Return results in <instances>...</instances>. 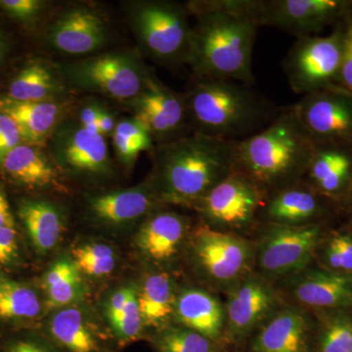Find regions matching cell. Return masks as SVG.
Wrapping results in <instances>:
<instances>
[{"label": "cell", "instance_id": "obj_1", "mask_svg": "<svg viewBox=\"0 0 352 352\" xmlns=\"http://www.w3.org/2000/svg\"><path fill=\"white\" fill-rule=\"evenodd\" d=\"M187 7L197 18L188 62L196 76L251 85L258 23L236 12L229 0L196 1Z\"/></svg>", "mask_w": 352, "mask_h": 352}, {"label": "cell", "instance_id": "obj_2", "mask_svg": "<svg viewBox=\"0 0 352 352\" xmlns=\"http://www.w3.org/2000/svg\"><path fill=\"white\" fill-rule=\"evenodd\" d=\"M184 97L193 132L228 142L261 131L280 109L250 85L219 78L196 76Z\"/></svg>", "mask_w": 352, "mask_h": 352}, {"label": "cell", "instance_id": "obj_3", "mask_svg": "<svg viewBox=\"0 0 352 352\" xmlns=\"http://www.w3.org/2000/svg\"><path fill=\"white\" fill-rule=\"evenodd\" d=\"M234 147L237 170L263 192L296 184L307 173L317 149L291 106L280 108L270 124Z\"/></svg>", "mask_w": 352, "mask_h": 352}, {"label": "cell", "instance_id": "obj_4", "mask_svg": "<svg viewBox=\"0 0 352 352\" xmlns=\"http://www.w3.org/2000/svg\"><path fill=\"white\" fill-rule=\"evenodd\" d=\"M234 143L193 132L156 152L162 200L195 205L237 168Z\"/></svg>", "mask_w": 352, "mask_h": 352}, {"label": "cell", "instance_id": "obj_5", "mask_svg": "<svg viewBox=\"0 0 352 352\" xmlns=\"http://www.w3.org/2000/svg\"><path fill=\"white\" fill-rule=\"evenodd\" d=\"M188 7L146 1L133 8V28L146 52L166 64L189 62L192 27Z\"/></svg>", "mask_w": 352, "mask_h": 352}, {"label": "cell", "instance_id": "obj_6", "mask_svg": "<svg viewBox=\"0 0 352 352\" xmlns=\"http://www.w3.org/2000/svg\"><path fill=\"white\" fill-rule=\"evenodd\" d=\"M66 76L76 87L120 100H134L152 78L135 57L122 53H108L69 64Z\"/></svg>", "mask_w": 352, "mask_h": 352}, {"label": "cell", "instance_id": "obj_7", "mask_svg": "<svg viewBox=\"0 0 352 352\" xmlns=\"http://www.w3.org/2000/svg\"><path fill=\"white\" fill-rule=\"evenodd\" d=\"M344 34L298 38L284 61L289 87L296 94H314L340 76Z\"/></svg>", "mask_w": 352, "mask_h": 352}, {"label": "cell", "instance_id": "obj_8", "mask_svg": "<svg viewBox=\"0 0 352 352\" xmlns=\"http://www.w3.org/2000/svg\"><path fill=\"white\" fill-rule=\"evenodd\" d=\"M319 239L320 227L314 224L272 223L259 243V267L270 276H285L298 272L309 263Z\"/></svg>", "mask_w": 352, "mask_h": 352}, {"label": "cell", "instance_id": "obj_9", "mask_svg": "<svg viewBox=\"0 0 352 352\" xmlns=\"http://www.w3.org/2000/svg\"><path fill=\"white\" fill-rule=\"evenodd\" d=\"M346 6L338 0H252L251 17L259 27L275 28L302 38L335 20Z\"/></svg>", "mask_w": 352, "mask_h": 352}, {"label": "cell", "instance_id": "obj_10", "mask_svg": "<svg viewBox=\"0 0 352 352\" xmlns=\"http://www.w3.org/2000/svg\"><path fill=\"white\" fill-rule=\"evenodd\" d=\"M263 192L237 170L227 176L197 203L204 219L228 228L249 226L261 208Z\"/></svg>", "mask_w": 352, "mask_h": 352}, {"label": "cell", "instance_id": "obj_11", "mask_svg": "<svg viewBox=\"0 0 352 352\" xmlns=\"http://www.w3.org/2000/svg\"><path fill=\"white\" fill-rule=\"evenodd\" d=\"M193 252L201 270L219 283L244 277L252 258L249 242L208 227H200L194 234Z\"/></svg>", "mask_w": 352, "mask_h": 352}, {"label": "cell", "instance_id": "obj_12", "mask_svg": "<svg viewBox=\"0 0 352 352\" xmlns=\"http://www.w3.org/2000/svg\"><path fill=\"white\" fill-rule=\"evenodd\" d=\"M136 120L142 122L152 138L171 142L185 138L186 127H191L184 95L176 94L155 78L133 100Z\"/></svg>", "mask_w": 352, "mask_h": 352}, {"label": "cell", "instance_id": "obj_13", "mask_svg": "<svg viewBox=\"0 0 352 352\" xmlns=\"http://www.w3.org/2000/svg\"><path fill=\"white\" fill-rule=\"evenodd\" d=\"M52 154L57 166L85 175L110 173L111 160L105 138L87 131L80 122L58 124L52 134Z\"/></svg>", "mask_w": 352, "mask_h": 352}, {"label": "cell", "instance_id": "obj_14", "mask_svg": "<svg viewBox=\"0 0 352 352\" xmlns=\"http://www.w3.org/2000/svg\"><path fill=\"white\" fill-rule=\"evenodd\" d=\"M275 295L265 280L244 278L229 294L224 337L230 344L244 342L272 311Z\"/></svg>", "mask_w": 352, "mask_h": 352}, {"label": "cell", "instance_id": "obj_15", "mask_svg": "<svg viewBox=\"0 0 352 352\" xmlns=\"http://www.w3.org/2000/svg\"><path fill=\"white\" fill-rule=\"evenodd\" d=\"M291 107L316 146L351 138L352 102L346 97L316 91Z\"/></svg>", "mask_w": 352, "mask_h": 352}, {"label": "cell", "instance_id": "obj_16", "mask_svg": "<svg viewBox=\"0 0 352 352\" xmlns=\"http://www.w3.org/2000/svg\"><path fill=\"white\" fill-rule=\"evenodd\" d=\"M108 30L100 15L85 7L60 14L48 32L53 47L71 55H85L100 50L107 41Z\"/></svg>", "mask_w": 352, "mask_h": 352}, {"label": "cell", "instance_id": "obj_17", "mask_svg": "<svg viewBox=\"0 0 352 352\" xmlns=\"http://www.w3.org/2000/svg\"><path fill=\"white\" fill-rule=\"evenodd\" d=\"M311 351V329L307 317L296 308H286L259 328L248 352Z\"/></svg>", "mask_w": 352, "mask_h": 352}, {"label": "cell", "instance_id": "obj_18", "mask_svg": "<svg viewBox=\"0 0 352 352\" xmlns=\"http://www.w3.org/2000/svg\"><path fill=\"white\" fill-rule=\"evenodd\" d=\"M48 340L61 352H113L107 337L75 307L54 314L48 324Z\"/></svg>", "mask_w": 352, "mask_h": 352}, {"label": "cell", "instance_id": "obj_19", "mask_svg": "<svg viewBox=\"0 0 352 352\" xmlns=\"http://www.w3.org/2000/svg\"><path fill=\"white\" fill-rule=\"evenodd\" d=\"M0 171L11 182L30 189L63 187L57 164L41 146L22 143L14 148L0 164Z\"/></svg>", "mask_w": 352, "mask_h": 352}, {"label": "cell", "instance_id": "obj_20", "mask_svg": "<svg viewBox=\"0 0 352 352\" xmlns=\"http://www.w3.org/2000/svg\"><path fill=\"white\" fill-rule=\"evenodd\" d=\"M175 315L178 324L221 344L226 312L217 298L201 289H184L176 296Z\"/></svg>", "mask_w": 352, "mask_h": 352}, {"label": "cell", "instance_id": "obj_21", "mask_svg": "<svg viewBox=\"0 0 352 352\" xmlns=\"http://www.w3.org/2000/svg\"><path fill=\"white\" fill-rule=\"evenodd\" d=\"M0 112L15 122L24 143L41 147L52 136L61 116L59 104L53 100L16 101L7 96H0Z\"/></svg>", "mask_w": 352, "mask_h": 352}, {"label": "cell", "instance_id": "obj_22", "mask_svg": "<svg viewBox=\"0 0 352 352\" xmlns=\"http://www.w3.org/2000/svg\"><path fill=\"white\" fill-rule=\"evenodd\" d=\"M157 196L149 187L120 190L89 199L95 219L111 226L131 223L151 212Z\"/></svg>", "mask_w": 352, "mask_h": 352}, {"label": "cell", "instance_id": "obj_23", "mask_svg": "<svg viewBox=\"0 0 352 352\" xmlns=\"http://www.w3.org/2000/svg\"><path fill=\"white\" fill-rule=\"evenodd\" d=\"M298 302L312 307H352V280L331 271L311 270L294 287Z\"/></svg>", "mask_w": 352, "mask_h": 352}, {"label": "cell", "instance_id": "obj_24", "mask_svg": "<svg viewBox=\"0 0 352 352\" xmlns=\"http://www.w3.org/2000/svg\"><path fill=\"white\" fill-rule=\"evenodd\" d=\"M18 215L38 254H47L61 241L65 232L64 217L50 201L23 199L18 205Z\"/></svg>", "mask_w": 352, "mask_h": 352}, {"label": "cell", "instance_id": "obj_25", "mask_svg": "<svg viewBox=\"0 0 352 352\" xmlns=\"http://www.w3.org/2000/svg\"><path fill=\"white\" fill-rule=\"evenodd\" d=\"M186 221L175 212H157L143 224L135 242L141 252L155 261H168L184 239Z\"/></svg>", "mask_w": 352, "mask_h": 352}, {"label": "cell", "instance_id": "obj_26", "mask_svg": "<svg viewBox=\"0 0 352 352\" xmlns=\"http://www.w3.org/2000/svg\"><path fill=\"white\" fill-rule=\"evenodd\" d=\"M296 184L279 190L271 197L265 214L272 223L305 226L318 214L320 205L316 195Z\"/></svg>", "mask_w": 352, "mask_h": 352}, {"label": "cell", "instance_id": "obj_27", "mask_svg": "<svg viewBox=\"0 0 352 352\" xmlns=\"http://www.w3.org/2000/svg\"><path fill=\"white\" fill-rule=\"evenodd\" d=\"M138 298L145 328L157 331L168 326V319L175 314L176 302L170 275L153 273L146 277Z\"/></svg>", "mask_w": 352, "mask_h": 352}, {"label": "cell", "instance_id": "obj_28", "mask_svg": "<svg viewBox=\"0 0 352 352\" xmlns=\"http://www.w3.org/2000/svg\"><path fill=\"white\" fill-rule=\"evenodd\" d=\"M46 309L68 307L85 294L82 272L73 261L63 258L51 266L43 278Z\"/></svg>", "mask_w": 352, "mask_h": 352}, {"label": "cell", "instance_id": "obj_29", "mask_svg": "<svg viewBox=\"0 0 352 352\" xmlns=\"http://www.w3.org/2000/svg\"><path fill=\"white\" fill-rule=\"evenodd\" d=\"M61 91V85L45 65L31 63L21 69L7 90L6 96L16 101H52Z\"/></svg>", "mask_w": 352, "mask_h": 352}, {"label": "cell", "instance_id": "obj_30", "mask_svg": "<svg viewBox=\"0 0 352 352\" xmlns=\"http://www.w3.org/2000/svg\"><path fill=\"white\" fill-rule=\"evenodd\" d=\"M351 160L346 153L317 147L307 173L315 186L324 193H335L349 178Z\"/></svg>", "mask_w": 352, "mask_h": 352}, {"label": "cell", "instance_id": "obj_31", "mask_svg": "<svg viewBox=\"0 0 352 352\" xmlns=\"http://www.w3.org/2000/svg\"><path fill=\"white\" fill-rule=\"evenodd\" d=\"M149 340L156 352H222L219 342L182 325L159 329Z\"/></svg>", "mask_w": 352, "mask_h": 352}, {"label": "cell", "instance_id": "obj_32", "mask_svg": "<svg viewBox=\"0 0 352 352\" xmlns=\"http://www.w3.org/2000/svg\"><path fill=\"white\" fill-rule=\"evenodd\" d=\"M41 312V300L34 289L8 280L0 282V319H32Z\"/></svg>", "mask_w": 352, "mask_h": 352}, {"label": "cell", "instance_id": "obj_33", "mask_svg": "<svg viewBox=\"0 0 352 352\" xmlns=\"http://www.w3.org/2000/svg\"><path fill=\"white\" fill-rule=\"evenodd\" d=\"M113 147L122 164L131 166L140 153L153 148V138L147 127L133 119L118 122L112 134Z\"/></svg>", "mask_w": 352, "mask_h": 352}, {"label": "cell", "instance_id": "obj_34", "mask_svg": "<svg viewBox=\"0 0 352 352\" xmlns=\"http://www.w3.org/2000/svg\"><path fill=\"white\" fill-rule=\"evenodd\" d=\"M72 261L78 270L94 277L107 276L116 266V256L110 245L89 243L72 251Z\"/></svg>", "mask_w": 352, "mask_h": 352}, {"label": "cell", "instance_id": "obj_35", "mask_svg": "<svg viewBox=\"0 0 352 352\" xmlns=\"http://www.w3.org/2000/svg\"><path fill=\"white\" fill-rule=\"evenodd\" d=\"M315 352H352V318L339 314L326 321L317 337Z\"/></svg>", "mask_w": 352, "mask_h": 352}, {"label": "cell", "instance_id": "obj_36", "mask_svg": "<svg viewBox=\"0 0 352 352\" xmlns=\"http://www.w3.org/2000/svg\"><path fill=\"white\" fill-rule=\"evenodd\" d=\"M142 315L139 308L138 291H134L119 319L111 327L113 337L120 344L139 339L144 330Z\"/></svg>", "mask_w": 352, "mask_h": 352}, {"label": "cell", "instance_id": "obj_37", "mask_svg": "<svg viewBox=\"0 0 352 352\" xmlns=\"http://www.w3.org/2000/svg\"><path fill=\"white\" fill-rule=\"evenodd\" d=\"M326 258L333 270L352 272L351 238L346 235L333 237L326 250Z\"/></svg>", "mask_w": 352, "mask_h": 352}, {"label": "cell", "instance_id": "obj_38", "mask_svg": "<svg viewBox=\"0 0 352 352\" xmlns=\"http://www.w3.org/2000/svg\"><path fill=\"white\" fill-rule=\"evenodd\" d=\"M43 1L39 0H1L0 8L9 17L22 23H31L43 11Z\"/></svg>", "mask_w": 352, "mask_h": 352}, {"label": "cell", "instance_id": "obj_39", "mask_svg": "<svg viewBox=\"0 0 352 352\" xmlns=\"http://www.w3.org/2000/svg\"><path fill=\"white\" fill-rule=\"evenodd\" d=\"M24 143L17 124L10 117L0 112V164L14 148Z\"/></svg>", "mask_w": 352, "mask_h": 352}, {"label": "cell", "instance_id": "obj_40", "mask_svg": "<svg viewBox=\"0 0 352 352\" xmlns=\"http://www.w3.org/2000/svg\"><path fill=\"white\" fill-rule=\"evenodd\" d=\"M0 352H61L50 340L23 337L9 340L0 346Z\"/></svg>", "mask_w": 352, "mask_h": 352}, {"label": "cell", "instance_id": "obj_41", "mask_svg": "<svg viewBox=\"0 0 352 352\" xmlns=\"http://www.w3.org/2000/svg\"><path fill=\"white\" fill-rule=\"evenodd\" d=\"M19 256L15 227H0V266L12 264Z\"/></svg>", "mask_w": 352, "mask_h": 352}, {"label": "cell", "instance_id": "obj_42", "mask_svg": "<svg viewBox=\"0 0 352 352\" xmlns=\"http://www.w3.org/2000/svg\"><path fill=\"white\" fill-rule=\"evenodd\" d=\"M340 78L352 94V23L347 25L342 39V56L340 64Z\"/></svg>", "mask_w": 352, "mask_h": 352}, {"label": "cell", "instance_id": "obj_43", "mask_svg": "<svg viewBox=\"0 0 352 352\" xmlns=\"http://www.w3.org/2000/svg\"><path fill=\"white\" fill-rule=\"evenodd\" d=\"M134 291H135L134 288H122L116 291L109 298L107 307H106V314H107L111 327L119 319Z\"/></svg>", "mask_w": 352, "mask_h": 352}, {"label": "cell", "instance_id": "obj_44", "mask_svg": "<svg viewBox=\"0 0 352 352\" xmlns=\"http://www.w3.org/2000/svg\"><path fill=\"white\" fill-rule=\"evenodd\" d=\"M99 106L89 105L85 106L80 113V124L85 127L87 131L92 132H98L97 126V118H98Z\"/></svg>", "mask_w": 352, "mask_h": 352}, {"label": "cell", "instance_id": "obj_45", "mask_svg": "<svg viewBox=\"0 0 352 352\" xmlns=\"http://www.w3.org/2000/svg\"><path fill=\"white\" fill-rule=\"evenodd\" d=\"M116 126L117 124H116L112 113L108 112L106 109L99 107L98 118H97L99 133L104 138L108 136L109 134H113Z\"/></svg>", "mask_w": 352, "mask_h": 352}, {"label": "cell", "instance_id": "obj_46", "mask_svg": "<svg viewBox=\"0 0 352 352\" xmlns=\"http://www.w3.org/2000/svg\"><path fill=\"white\" fill-rule=\"evenodd\" d=\"M0 227H15V220L6 194L0 189Z\"/></svg>", "mask_w": 352, "mask_h": 352}, {"label": "cell", "instance_id": "obj_47", "mask_svg": "<svg viewBox=\"0 0 352 352\" xmlns=\"http://www.w3.org/2000/svg\"><path fill=\"white\" fill-rule=\"evenodd\" d=\"M7 52V41L6 36L0 31V66L3 62L4 57H6Z\"/></svg>", "mask_w": 352, "mask_h": 352}, {"label": "cell", "instance_id": "obj_48", "mask_svg": "<svg viewBox=\"0 0 352 352\" xmlns=\"http://www.w3.org/2000/svg\"><path fill=\"white\" fill-rule=\"evenodd\" d=\"M6 279V277H4V275L2 274V273H0V282L4 281Z\"/></svg>", "mask_w": 352, "mask_h": 352}]
</instances>
